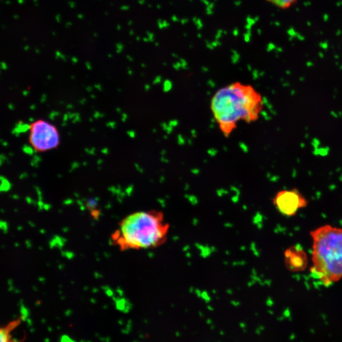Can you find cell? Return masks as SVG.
I'll return each mask as SVG.
<instances>
[{"mask_svg": "<svg viewBox=\"0 0 342 342\" xmlns=\"http://www.w3.org/2000/svg\"><path fill=\"white\" fill-rule=\"evenodd\" d=\"M264 109L262 95L251 84L234 82L221 87L210 102V110L219 129L230 137L240 122L259 120Z\"/></svg>", "mask_w": 342, "mask_h": 342, "instance_id": "obj_1", "label": "cell"}, {"mask_svg": "<svg viewBox=\"0 0 342 342\" xmlns=\"http://www.w3.org/2000/svg\"><path fill=\"white\" fill-rule=\"evenodd\" d=\"M170 225L163 212L151 210L132 213L112 233L113 245L121 251L156 248L166 243Z\"/></svg>", "mask_w": 342, "mask_h": 342, "instance_id": "obj_2", "label": "cell"}, {"mask_svg": "<svg viewBox=\"0 0 342 342\" xmlns=\"http://www.w3.org/2000/svg\"><path fill=\"white\" fill-rule=\"evenodd\" d=\"M313 238L311 274L329 287L342 278V228L321 226L310 233Z\"/></svg>", "mask_w": 342, "mask_h": 342, "instance_id": "obj_3", "label": "cell"}, {"mask_svg": "<svg viewBox=\"0 0 342 342\" xmlns=\"http://www.w3.org/2000/svg\"><path fill=\"white\" fill-rule=\"evenodd\" d=\"M29 142L37 152H46L57 149L61 135L55 125L45 119L35 120L29 125Z\"/></svg>", "mask_w": 342, "mask_h": 342, "instance_id": "obj_4", "label": "cell"}, {"mask_svg": "<svg viewBox=\"0 0 342 342\" xmlns=\"http://www.w3.org/2000/svg\"><path fill=\"white\" fill-rule=\"evenodd\" d=\"M272 203L277 211L288 217L295 215L307 205V200L296 189L277 192L272 199Z\"/></svg>", "mask_w": 342, "mask_h": 342, "instance_id": "obj_5", "label": "cell"}, {"mask_svg": "<svg viewBox=\"0 0 342 342\" xmlns=\"http://www.w3.org/2000/svg\"><path fill=\"white\" fill-rule=\"evenodd\" d=\"M285 264L292 272L304 271L307 266V257L299 245L292 246L285 252Z\"/></svg>", "mask_w": 342, "mask_h": 342, "instance_id": "obj_6", "label": "cell"}, {"mask_svg": "<svg viewBox=\"0 0 342 342\" xmlns=\"http://www.w3.org/2000/svg\"><path fill=\"white\" fill-rule=\"evenodd\" d=\"M20 322L21 321L17 319L4 327H0V342H19L12 338V332L20 325Z\"/></svg>", "mask_w": 342, "mask_h": 342, "instance_id": "obj_7", "label": "cell"}, {"mask_svg": "<svg viewBox=\"0 0 342 342\" xmlns=\"http://www.w3.org/2000/svg\"><path fill=\"white\" fill-rule=\"evenodd\" d=\"M280 9H288L299 0H264Z\"/></svg>", "mask_w": 342, "mask_h": 342, "instance_id": "obj_8", "label": "cell"}]
</instances>
